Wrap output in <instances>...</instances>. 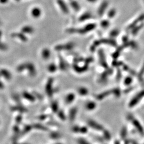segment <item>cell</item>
I'll return each instance as SVG.
<instances>
[{
  "instance_id": "obj_1",
  "label": "cell",
  "mask_w": 144,
  "mask_h": 144,
  "mask_svg": "<svg viewBox=\"0 0 144 144\" xmlns=\"http://www.w3.org/2000/svg\"><path fill=\"white\" fill-rule=\"evenodd\" d=\"M144 97V90L140 91L137 95H136L129 102V106L130 107H133L135 106L138 102L143 98Z\"/></svg>"
},
{
  "instance_id": "obj_32",
  "label": "cell",
  "mask_w": 144,
  "mask_h": 144,
  "mask_svg": "<svg viewBox=\"0 0 144 144\" xmlns=\"http://www.w3.org/2000/svg\"><path fill=\"white\" fill-rule=\"evenodd\" d=\"M115 144H120V143L118 141H116L115 142Z\"/></svg>"
},
{
  "instance_id": "obj_17",
  "label": "cell",
  "mask_w": 144,
  "mask_h": 144,
  "mask_svg": "<svg viewBox=\"0 0 144 144\" xmlns=\"http://www.w3.org/2000/svg\"><path fill=\"white\" fill-rule=\"evenodd\" d=\"M42 54H43V56L44 57V58H48L49 57H50V51L47 49L44 50L43 51Z\"/></svg>"
},
{
  "instance_id": "obj_19",
  "label": "cell",
  "mask_w": 144,
  "mask_h": 144,
  "mask_svg": "<svg viewBox=\"0 0 144 144\" xmlns=\"http://www.w3.org/2000/svg\"><path fill=\"white\" fill-rule=\"evenodd\" d=\"M132 81V79L130 77H127L125 81V84L126 85H129L131 83V82Z\"/></svg>"
},
{
  "instance_id": "obj_11",
  "label": "cell",
  "mask_w": 144,
  "mask_h": 144,
  "mask_svg": "<svg viewBox=\"0 0 144 144\" xmlns=\"http://www.w3.org/2000/svg\"><path fill=\"white\" fill-rule=\"evenodd\" d=\"M51 108L52 112L54 113H56L58 111V104L56 101L53 102L51 105Z\"/></svg>"
},
{
  "instance_id": "obj_9",
  "label": "cell",
  "mask_w": 144,
  "mask_h": 144,
  "mask_svg": "<svg viewBox=\"0 0 144 144\" xmlns=\"http://www.w3.org/2000/svg\"><path fill=\"white\" fill-rule=\"evenodd\" d=\"M75 99V95L73 93H70L67 95L66 98V102L67 104H70Z\"/></svg>"
},
{
  "instance_id": "obj_34",
  "label": "cell",
  "mask_w": 144,
  "mask_h": 144,
  "mask_svg": "<svg viewBox=\"0 0 144 144\" xmlns=\"http://www.w3.org/2000/svg\"><path fill=\"white\" fill-rule=\"evenodd\" d=\"M57 144H60V143H57Z\"/></svg>"
},
{
  "instance_id": "obj_10",
  "label": "cell",
  "mask_w": 144,
  "mask_h": 144,
  "mask_svg": "<svg viewBox=\"0 0 144 144\" xmlns=\"http://www.w3.org/2000/svg\"><path fill=\"white\" fill-rule=\"evenodd\" d=\"M78 93L82 96H85L88 93V90L85 88H81L78 90Z\"/></svg>"
},
{
  "instance_id": "obj_3",
  "label": "cell",
  "mask_w": 144,
  "mask_h": 144,
  "mask_svg": "<svg viewBox=\"0 0 144 144\" xmlns=\"http://www.w3.org/2000/svg\"><path fill=\"white\" fill-rule=\"evenodd\" d=\"M132 123H133V125H134V126L136 127V128L138 130V131L139 132V133L141 135H143L144 134L143 129L141 125H140V122L138 120H137L136 119H133Z\"/></svg>"
},
{
  "instance_id": "obj_30",
  "label": "cell",
  "mask_w": 144,
  "mask_h": 144,
  "mask_svg": "<svg viewBox=\"0 0 144 144\" xmlns=\"http://www.w3.org/2000/svg\"><path fill=\"white\" fill-rule=\"evenodd\" d=\"M90 17V15L89 13H87V14H85L84 16H83V17H82V18L81 19L82 20H85V19L89 18Z\"/></svg>"
},
{
  "instance_id": "obj_6",
  "label": "cell",
  "mask_w": 144,
  "mask_h": 144,
  "mask_svg": "<svg viewBox=\"0 0 144 144\" xmlns=\"http://www.w3.org/2000/svg\"><path fill=\"white\" fill-rule=\"evenodd\" d=\"M144 20V14H141L140 16H139V17H138L135 21L134 22H133L131 25H130V26L129 27V29H130V28H133L136 25H137V24L139 23L140 22H141V20Z\"/></svg>"
},
{
  "instance_id": "obj_28",
  "label": "cell",
  "mask_w": 144,
  "mask_h": 144,
  "mask_svg": "<svg viewBox=\"0 0 144 144\" xmlns=\"http://www.w3.org/2000/svg\"><path fill=\"white\" fill-rule=\"evenodd\" d=\"M36 127H37V128H39V129H41V130H47V128H46L45 127L42 126V125H36Z\"/></svg>"
},
{
  "instance_id": "obj_2",
  "label": "cell",
  "mask_w": 144,
  "mask_h": 144,
  "mask_svg": "<svg viewBox=\"0 0 144 144\" xmlns=\"http://www.w3.org/2000/svg\"><path fill=\"white\" fill-rule=\"evenodd\" d=\"M88 125L92 128L98 130V131H101L103 130V127H102L101 125L99 124L98 123L93 121V120H89L88 122Z\"/></svg>"
},
{
  "instance_id": "obj_23",
  "label": "cell",
  "mask_w": 144,
  "mask_h": 144,
  "mask_svg": "<svg viewBox=\"0 0 144 144\" xmlns=\"http://www.w3.org/2000/svg\"><path fill=\"white\" fill-rule=\"evenodd\" d=\"M112 93H114L116 97H119L120 96V91L118 89H116L112 90Z\"/></svg>"
},
{
  "instance_id": "obj_31",
  "label": "cell",
  "mask_w": 144,
  "mask_h": 144,
  "mask_svg": "<svg viewBox=\"0 0 144 144\" xmlns=\"http://www.w3.org/2000/svg\"><path fill=\"white\" fill-rule=\"evenodd\" d=\"M108 23L107 21H105L102 23V25L104 27H106L108 25Z\"/></svg>"
},
{
  "instance_id": "obj_21",
  "label": "cell",
  "mask_w": 144,
  "mask_h": 144,
  "mask_svg": "<svg viewBox=\"0 0 144 144\" xmlns=\"http://www.w3.org/2000/svg\"><path fill=\"white\" fill-rule=\"evenodd\" d=\"M143 27V25H139V27H137V28H136V29H133V31H132V34H133V35H136L138 32V31L142 28Z\"/></svg>"
},
{
  "instance_id": "obj_5",
  "label": "cell",
  "mask_w": 144,
  "mask_h": 144,
  "mask_svg": "<svg viewBox=\"0 0 144 144\" xmlns=\"http://www.w3.org/2000/svg\"><path fill=\"white\" fill-rule=\"evenodd\" d=\"M52 80H50L46 87V91L49 97H51L52 95Z\"/></svg>"
},
{
  "instance_id": "obj_26",
  "label": "cell",
  "mask_w": 144,
  "mask_h": 144,
  "mask_svg": "<svg viewBox=\"0 0 144 144\" xmlns=\"http://www.w3.org/2000/svg\"><path fill=\"white\" fill-rule=\"evenodd\" d=\"M144 73V64H143V66L142 67V69H141V71H140V77H141V78H140V82H141V83H142V74Z\"/></svg>"
},
{
  "instance_id": "obj_24",
  "label": "cell",
  "mask_w": 144,
  "mask_h": 144,
  "mask_svg": "<svg viewBox=\"0 0 144 144\" xmlns=\"http://www.w3.org/2000/svg\"><path fill=\"white\" fill-rule=\"evenodd\" d=\"M33 14L35 16V17H38L39 14H40V11L38 9H36L33 10Z\"/></svg>"
},
{
  "instance_id": "obj_7",
  "label": "cell",
  "mask_w": 144,
  "mask_h": 144,
  "mask_svg": "<svg viewBox=\"0 0 144 144\" xmlns=\"http://www.w3.org/2000/svg\"><path fill=\"white\" fill-rule=\"evenodd\" d=\"M112 93V91H105L103 93H102L101 94H99L97 96V99L98 100H102L104 98H105L106 97H107V96L110 95V94H111Z\"/></svg>"
},
{
  "instance_id": "obj_13",
  "label": "cell",
  "mask_w": 144,
  "mask_h": 144,
  "mask_svg": "<svg viewBox=\"0 0 144 144\" xmlns=\"http://www.w3.org/2000/svg\"><path fill=\"white\" fill-rule=\"evenodd\" d=\"M59 2V5L60 6V7L61 8V9H62L63 10V11L65 12H68V10L67 9V7H66V6L65 5L64 3L63 2L60 1V0H59V1H58Z\"/></svg>"
},
{
  "instance_id": "obj_22",
  "label": "cell",
  "mask_w": 144,
  "mask_h": 144,
  "mask_svg": "<svg viewBox=\"0 0 144 144\" xmlns=\"http://www.w3.org/2000/svg\"><path fill=\"white\" fill-rule=\"evenodd\" d=\"M50 136L53 139H57L60 137V135L57 132H52L51 133Z\"/></svg>"
},
{
  "instance_id": "obj_20",
  "label": "cell",
  "mask_w": 144,
  "mask_h": 144,
  "mask_svg": "<svg viewBox=\"0 0 144 144\" xmlns=\"http://www.w3.org/2000/svg\"><path fill=\"white\" fill-rule=\"evenodd\" d=\"M88 132V128L86 127H82L80 128V132L82 133H86Z\"/></svg>"
},
{
  "instance_id": "obj_25",
  "label": "cell",
  "mask_w": 144,
  "mask_h": 144,
  "mask_svg": "<svg viewBox=\"0 0 144 144\" xmlns=\"http://www.w3.org/2000/svg\"><path fill=\"white\" fill-rule=\"evenodd\" d=\"M80 127L78 126H74L72 128V131L74 132H79Z\"/></svg>"
},
{
  "instance_id": "obj_8",
  "label": "cell",
  "mask_w": 144,
  "mask_h": 144,
  "mask_svg": "<svg viewBox=\"0 0 144 144\" xmlns=\"http://www.w3.org/2000/svg\"><path fill=\"white\" fill-rule=\"evenodd\" d=\"M86 107L87 110L89 111H91L94 110L96 107V104L95 102L93 101H90L87 103L86 105Z\"/></svg>"
},
{
  "instance_id": "obj_15",
  "label": "cell",
  "mask_w": 144,
  "mask_h": 144,
  "mask_svg": "<svg viewBox=\"0 0 144 144\" xmlns=\"http://www.w3.org/2000/svg\"><path fill=\"white\" fill-rule=\"evenodd\" d=\"M127 129L125 127L123 128V129H122V131H121V138H122L123 139H124L127 136Z\"/></svg>"
},
{
  "instance_id": "obj_33",
  "label": "cell",
  "mask_w": 144,
  "mask_h": 144,
  "mask_svg": "<svg viewBox=\"0 0 144 144\" xmlns=\"http://www.w3.org/2000/svg\"><path fill=\"white\" fill-rule=\"evenodd\" d=\"M89 1H92V2H93V1H96V0H89Z\"/></svg>"
},
{
  "instance_id": "obj_16",
  "label": "cell",
  "mask_w": 144,
  "mask_h": 144,
  "mask_svg": "<svg viewBox=\"0 0 144 144\" xmlns=\"http://www.w3.org/2000/svg\"><path fill=\"white\" fill-rule=\"evenodd\" d=\"M58 116L60 117V118L62 120H65L66 119L65 115L63 111H60L58 112Z\"/></svg>"
},
{
  "instance_id": "obj_4",
  "label": "cell",
  "mask_w": 144,
  "mask_h": 144,
  "mask_svg": "<svg viewBox=\"0 0 144 144\" xmlns=\"http://www.w3.org/2000/svg\"><path fill=\"white\" fill-rule=\"evenodd\" d=\"M77 111L76 108H73L70 110L69 113V118L70 121H73L75 120L76 116Z\"/></svg>"
},
{
  "instance_id": "obj_12",
  "label": "cell",
  "mask_w": 144,
  "mask_h": 144,
  "mask_svg": "<svg viewBox=\"0 0 144 144\" xmlns=\"http://www.w3.org/2000/svg\"><path fill=\"white\" fill-rule=\"evenodd\" d=\"M107 3H106V2L103 3V4H102V6H101V8H100V10L99 11V13L100 14L103 13L104 10L106 9V8L107 7Z\"/></svg>"
},
{
  "instance_id": "obj_29",
  "label": "cell",
  "mask_w": 144,
  "mask_h": 144,
  "mask_svg": "<svg viewBox=\"0 0 144 144\" xmlns=\"http://www.w3.org/2000/svg\"><path fill=\"white\" fill-rule=\"evenodd\" d=\"M115 13V10H111V11L109 12L108 16H109L110 17H113L114 16Z\"/></svg>"
},
{
  "instance_id": "obj_18",
  "label": "cell",
  "mask_w": 144,
  "mask_h": 144,
  "mask_svg": "<svg viewBox=\"0 0 144 144\" xmlns=\"http://www.w3.org/2000/svg\"><path fill=\"white\" fill-rule=\"evenodd\" d=\"M78 144H90L89 142L83 138H80L78 139Z\"/></svg>"
},
{
  "instance_id": "obj_27",
  "label": "cell",
  "mask_w": 144,
  "mask_h": 144,
  "mask_svg": "<svg viewBox=\"0 0 144 144\" xmlns=\"http://www.w3.org/2000/svg\"><path fill=\"white\" fill-rule=\"evenodd\" d=\"M56 69V66L54 65H51L49 67V70L51 72H54V71H55Z\"/></svg>"
},
{
  "instance_id": "obj_14",
  "label": "cell",
  "mask_w": 144,
  "mask_h": 144,
  "mask_svg": "<svg viewBox=\"0 0 144 144\" xmlns=\"http://www.w3.org/2000/svg\"><path fill=\"white\" fill-rule=\"evenodd\" d=\"M104 137L107 140H110L111 139V134L110 133L109 131H108L107 130H105L104 131Z\"/></svg>"
}]
</instances>
